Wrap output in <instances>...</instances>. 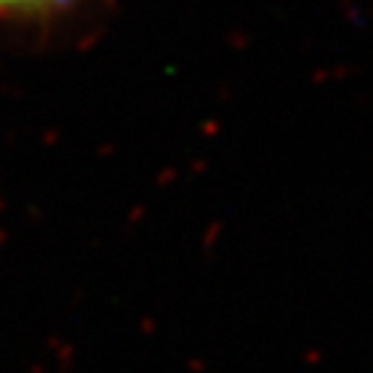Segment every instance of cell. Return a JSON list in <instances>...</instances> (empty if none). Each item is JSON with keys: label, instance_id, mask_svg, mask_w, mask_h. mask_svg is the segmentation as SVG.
I'll return each instance as SVG.
<instances>
[{"label": "cell", "instance_id": "obj_1", "mask_svg": "<svg viewBox=\"0 0 373 373\" xmlns=\"http://www.w3.org/2000/svg\"><path fill=\"white\" fill-rule=\"evenodd\" d=\"M65 0H0V13H16V16H29V13H44L62 6Z\"/></svg>", "mask_w": 373, "mask_h": 373}]
</instances>
